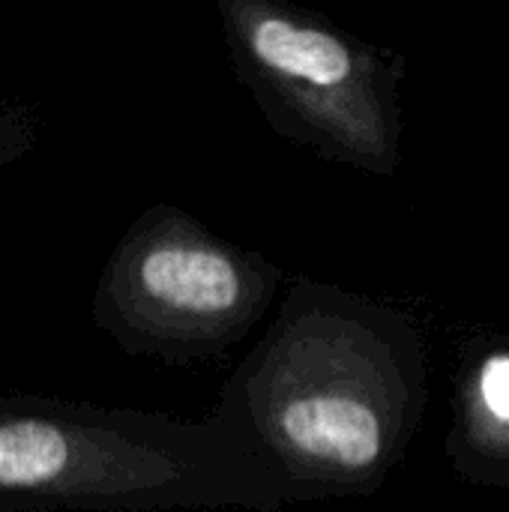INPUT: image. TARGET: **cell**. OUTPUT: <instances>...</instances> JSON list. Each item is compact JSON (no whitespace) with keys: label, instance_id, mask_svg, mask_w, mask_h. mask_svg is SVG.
I'll list each match as a JSON object with an SVG mask.
<instances>
[{"label":"cell","instance_id":"5","mask_svg":"<svg viewBox=\"0 0 509 512\" xmlns=\"http://www.w3.org/2000/svg\"><path fill=\"white\" fill-rule=\"evenodd\" d=\"M444 450L456 480L509 492V336L465 342Z\"/></svg>","mask_w":509,"mask_h":512},{"label":"cell","instance_id":"3","mask_svg":"<svg viewBox=\"0 0 509 512\" xmlns=\"http://www.w3.org/2000/svg\"><path fill=\"white\" fill-rule=\"evenodd\" d=\"M237 81L267 126L324 162L393 177L408 60L285 0H219Z\"/></svg>","mask_w":509,"mask_h":512},{"label":"cell","instance_id":"4","mask_svg":"<svg viewBox=\"0 0 509 512\" xmlns=\"http://www.w3.org/2000/svg\"><path fill=\"white\" fill-rule=\"evenodd\" d=\"M285 270L174 204L147 207L114 243L93 324L129 357L192 366L228 354L267 315Z\"/></svg>","mask_w":509,"mask_h":512},{"label":"cell","instance_id":"6","mask_svg":"<svg viewBox=\"0 0 509 512\" xmlns=\"http://www.w3.org/2000/svg\"><path fill=\"white\" fill-rule=\"evenodd\" d=\"M39 147V114L12 96H0V174Z\"/></svg>","mask_w":509,"mask_h":512},{"label":"cell","instance_id":"2","mask_svg":"<svg viewBox=\"0 0 509 512\" xmlns=\"http://www.w3.org/2000/svg\"><path fill=\"white\" fill-rule=\"evenodd\" d=\"M294 507L273 465L213 411L180 420L51 396H0V512Z\"/></svg>","mask_w":509,"mask_h":512},{"label":"cell","instance_id":"1","mask_svg":"<svg viewBox=\"0 0 509 512\" xmlns=\"http://www.w3.org/2000/svg\"><path fill=\"white\" fill-rule=\"evenodd\" d=\"M426 405L429 351L414 315L291 276L213 414L273 465L294 504H321L375 495L408 456Z\"/></svg>","mask_w":509,"mask_h":512}]
</instances>
